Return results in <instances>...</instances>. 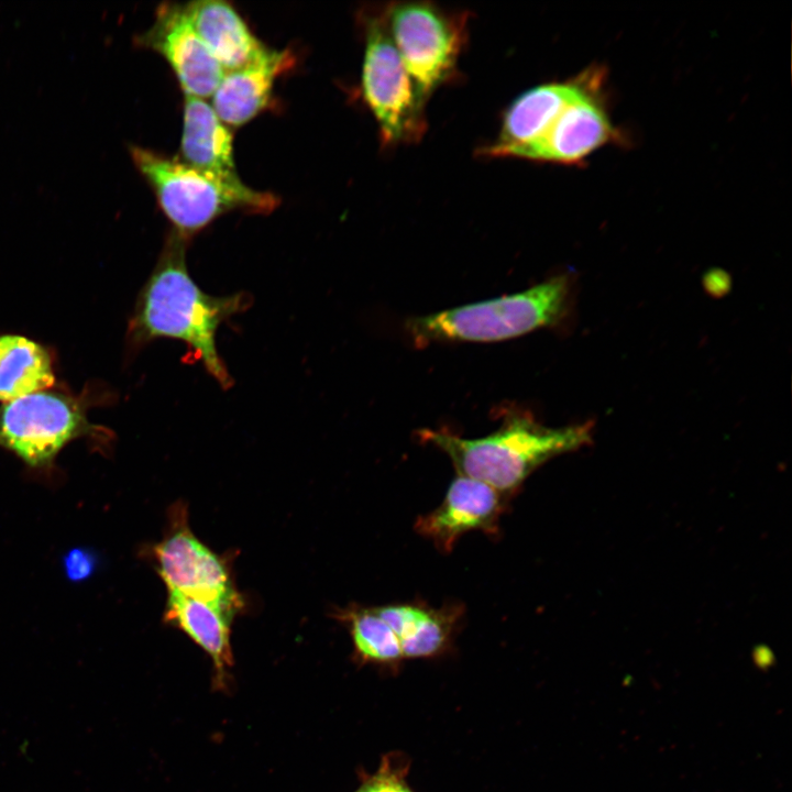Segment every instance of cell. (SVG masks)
<instances>
[{"label": "cell", "mask_w": 792, "mask_h": 792, "mask_svg": "<svg viewBox=\"0 0 792 792\" xmlns=\"http://www.w3.org/2000/svg\"><path fill=\"white\" fill-rule=\"evenodd\" d=\"M187 241L169 232L138 298L129 326L130 341L142 345L160 338L178 340L222 388H229L233 380L218 353L216 334L226 320L248 309L252 298L245 292L227 296L204 292L187 267Z\"/></svg>", "instance_id": "1"}, {"label": "cell", "mask_w": 792, "mask_h": 792, "mask_svg": "<svg viewBox=\"0 0 792 792\" xmlns=\"http://www.w3.org/2000/svg\"><path fill=\"white\" fill-rule=\"evenodd\" d=\"M152 557L168 592L212 602L235 613L242 607L228 562L193 534L183 504L170 509L169 528L153 546Z\"/></svg>", "instance_id": "8"}, {"label": "cell", "mask_w": 792, "mask_h": 792, "mask_svg": "<svg viewBox=\"0 0 792 792\" xmlns=\"http://www.w3.org/2000/svg\"><path fill=\"white\" fill-rule=\"evenodd\" d=\"M361 18L365 37L362 92L381 140L386 145L419 141L427 125L425 102L395 45L386 8L365 9Z\"/></svg>", "instance_id": "5"}, {"label": "cell", "mask_w": 792, "mask_h": 792, "mask_svg": "<svg viewBox=\"0 0 792 792\" xmlns=\"http://www.w3.org/2000/svg\"><path fill=\"white\" fill-rule=\"evenodd\" d=\"M235 614L212 602L168 592L164 618L200 646L222 674L232 664L230 627Z\"/></svg>", "instance_id": "17"}, {"label": "cell", "mask_w": 792, "mask_h": 792, "mask_svg": "<svg viewBox=\"0 0 792 792\" xmlns=\"http://www.w3.org/2000/svg\"><path fill=\"white\" fill-rule=\"evenodd\" d=\"M188 20L224 73L258 57L266 46L228 2L199 0L183 4Z\"/></svg>", "instance_id": "14"}, {"label": "cell", "mask_w": 792, "mask_h": 792, "mask_svg": "<svg viewBox=\"0 0 792 792\" xmlns=\"http://www.w3.org/2000/svg\"><path fill=\"white\" fill-rule=\"evenodd\" d=\"M396 634L404 658L431 657L448 646L461 607L402 603L374 607Z\"/></svg>", "instance_id": "16"}, {"label": "cell", "mask_w": 792, "mask_h": 792, "mask_svg": "<svg viewBox=\"0 0 792 792\" xmlns=\"http://www.w3.org/2000/svg\"><path fill=\"white\" fill-rule=\"evenodd\" d=\"M385 8L395 45L425 102L455 75L468 37V14L424 1L394 2Z\"/></svg>", "instance_id": "6"}, {"label": "cell", "mask_w": 792, "mask_h": 792, "mask_svg": "<svg viewBox=\"0 0 792 792\" xmlns=\"http://www.w3.org/2000/svg\"><path fill=\"white\" fill-rule=\"evenodd\" d=\"M593 78L582 76L566 82H551L531 88L517 97L503 117L496 141L479 150L486 157L509 154L542 136L563 109L582 95Z\"/></svg>", "instance_id": "12"}, {"label": "cell", "mask_w": 792, "mask_h": 792, "mask_svg": "<svg viewBox=\"0 0 792 792\" xmlns=\"http://www.w3.org/2000/svg\"><path fill=\"white\" fill-rule=\"evenodd\" d=\"M571 275L553 276L524 292L416 317L407 330L419 344L497 342L559 323L568 314Z\"/></svg>", "instance_id": "4"}, {"label": "cell", "mask_w": 792, "mask_h": 792, "mask_svg": "<svg viewBox=\"0 0 792 792\" xmlns=\"http://www.w3.org/2000/svg\"><path fill=\"white\" fill-rule=\"evenodd\" d=\"M356 792H411L402 776L385 765Z\"/></svg>", "instance_id": "21"}, {"label": "cell", "mask_w": 792, "mask_h": 792, "mask_svg": "<svg viewBox=\"0 0 792 792\" xmlns=\"http://www.w3.org/2000/svg\"><path fill=\"white\" fill-rule=\"evenodd\" d=\"M295 64L290 50L265 51L249 64L226 72L212 94V108L228 127L254 119L271 102L275 80Z\"/></svg>", "instance_id": "13"}, {"label": "cell", "mask_w": 792, "mask_h": 792, "mask_svg": "<svg viewBox=\"0 0 792 792\" xmlns=\"http://www.w3.org/2000/svg\"><path fill=\"white\" fill-rule=\"evenodd\" d=\"M135 44L167 61L185 95L212 96L224 75L180 4H161L153 24L135 37Z\"/></svg>", "instance_id": "9"}, {"label": "cell", "mask_w": 792, "mask_h": 792, "mask_svg": "<svg viewBox=\"0 0 792 792\" xmlns=\"http://www.w3.org/2000/svg\"><path fill=\"white\" fill-rule=\"evenodd\" d=\"M502 496L483 482L459 475L450 484L442 503L419 517L415 529L440 551L450 552L465 532H497L504 509Z\"/></svg>", "instance_id": "10"}, {"label": "cell", "mask_w": 792, "mask_h": 792, "mask_svg": "<svg viewBox=\"0 0 792 792\" xmlns=\"http://www.w3.org/2000/svg\"><path fill=\"white\" fill-rule=\"evenodd\" d=\"M54 381L51 358L42 345L18 334L0 336V400L42 392Z\"/></svg>", "instance_id": "18"}, {"label": "cell", "mask_w": 792, "mask_h": 792, "mask_svg": "<svg viewBox=\"0 0 792 792\" xmlns=\"http://www.w3.org/2000/svg\"><path fill=\"white\" fill-rule=\"evenodd\" d=\"M180 155L184 163L222 176H238L233 135L206 100L185 95Z\"/></svg>", "instance_id": "15"}, {"label": "cell", "mask_w": 792, "mask_h": 792, "mask_svg": "<svg viewBox=\"0 0 792 792\" xmlns=\"http://www.w3.org/2000/svg\"><path fill=\"white\" fill-rule=\"evenodd\" d=\"M419 438L443 451L459 475L509 494L549 459L587 444L591 425L550 428L528 414L512 413L497 430L482 438L430 429L419 431Z\"/></svg>", "instance_id": "2"}, {"label": "cell", "mask_w": 792, "mask_h": 792, "mask_svg": "<svg viewBox=\"0 0 792 792\" xmlns=\"http://www.w3.org/2000/svg\"><path fill=\"white\" fill-rule=\"evenodd\" d=\"M337 617L349 627L354 648L363 660L393 663L404 658L396 634L374 607H348Z\"/></svg>", "instance_id": "19"}, {"label": "cell", "mask_w": 792, "mask_h": 792, "mask_svg": "<svg viewBox=\"0 0 792 792\" xmlns=\"http://www.w3.org/2000/svg\"><path fill=\"white\" fill-rule=\"evenodd\" d=\"M590 88L563 109L542 136L508 157L574 163L614 139L616 131Z\"/></svg>", "instance_id": "11"}, {"label": "cell", "mask_w": 792, "mask_h": 792, "mask_svg": "<svg viewBox=\"0 0 792 792\" xmlns=\"http://www.w3.org/2000/svg\"><path fill=\"white\" fill-rule=\"evenodd\" d=\"M129 151L173 231L186 240L224 213H268L279 205L276 195L249 187L239 175L201 170L139 145H130Z\"/></svg>", "instance_id": "3"}, {"label": "cell", "mask_w": 792, "mask_h": 792, "mask_svg": "<svg viewBox=\"0 0 792 792\" xmlns=\"http://www.w3.org/2000/svg\"><path fill=\"white\" fill-rule=\"evenodd\" d=\"M97 566V557L85 548H74L63 558L66 578L72 582H81L91 576Z\"/></svg>", "instance_id": "20"}, {"label": "cell", "mask_w": 792, "mask_h": 792, "mask_svg": "<svg viewBox=\"0 0 792 792\" xmlns=\"http://www.w3.org/2000/svg\"><path fill=\"white\" fill-rule=\"evenodd\" d=\"M88 427L84 413L70 398L42 391L0 408V447L28 466L44 470L69 441L87 433Z\"/></svg>", "instance_id": "7"}]
</instances>
